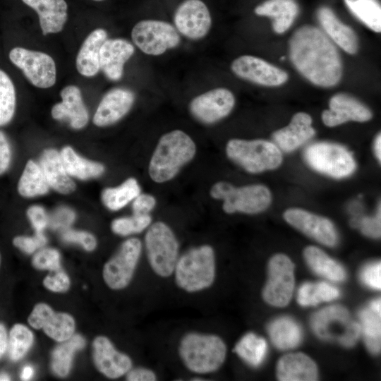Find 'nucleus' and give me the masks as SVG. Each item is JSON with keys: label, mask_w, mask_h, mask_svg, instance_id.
I'll return each mask as SVG.
<instances>
[{"label": "nucleus", "mask_w": 381, "mask_h": 381, "mask_svg": "<svg viewBox=\"0 0 381 381\" xmlns=\"http://www.w3.org/2000/svg\"><path fill=\"white\" fill-rule=\"evenodd\" d=\"M289 56L296 69L321 87L337 85L342 76V63L335 44L320 28L303 25L289 40Z\"/></svg>", "instance_id": "nucleus-1"}, {"label": "nucleus", "mask_w": 381, "mask_h": 381, "mask_svg": "<svg viewBox=\"0 0 381 381\" xmlns=\"http://www.w3.org/2000/svg\"><path fill=\"white\" fill-rule=\"evenodd\" d=\"M226 346L218 335L191 331L184 334L178 344V353L185 368L197 375L217 371L226 356Z\"/></svg>", "instance_id": "nucleus-2"}, {"label": "nucleus", "mask_w": 381, "mask_h": 381, "mask_svg": "<svg viewBox=\"0 0 381 381\" xmlns=\"http://www.w3.org/2000/svg\"><path fill=\"white\" fill-rule=\"evenodd\" d=\"M195 152L194 141L184 131L177 129L164 134L150 161V178L157 183L171 180L194 157Z\"/></svg>", "instance_id": "nucleus-3"}, {"label": "nucleus", "mask_w": 381, "mask_h": 381, "mask_svg": "<svg viewBox=\"0 0 381 381\" xmlns=\"http://www.w3.org/2000/svg\"><path fill=\"white\" fill-rule=\"evenodd\" d=\"M173 275L176 285L190 294L210 289L216 278V258L212 247L203 244L179 255Z\"/></svg>", "instance_id": "nucleus-4"}, {"label": "nucleus", "mask_w": 381, "mask_h": 381, "mask_svg": "<svg viewBox=\"0 0 381 381\" xmlns=\"http://www.w3.org/2000/svg\"><path fill=\"white\" fill-rule=\"evenodd\" d=\"M145 246L152 272L161 278L173 275L179 257V244L169 226L162 222L150 224L145 234Z\"/></svg>", "instance_id": "nucleus-5"}, {"label": "nucleus", "mask_w": 381, "mask_h": 381, "mask_svg": "<svg viewBox=\"0 0 381 381\" xmlns=\"http://www.w3.org/2000/svg\"><path fill=\"white\" fill-rule=\"evenodd\" d=\"M229 159L250 173H260L277 168L282 163L280 149L264 140H230L226 147Z\"/></svg>", "instance_id": "nucleus-6"}, {"label": "nucleus", "mask_w": 381, "mask_h": 381, "mask_svg": "<svg viewBox=\"0 0 381 381\" xmlns=\"http://www.w3.org/2000/svg\"><path fill=\"white\" fill-rule=\"evenodd\" d=\"M210 195L224 200L222 207L227 213L255 214L267 209L271 202L270 192L262 185L236 188L229 183L220 181L212 186Z\"/></svg>", "instance_id": "nucleus-7"}, {"label": "nucleus", "mask_w": 381, "mask_h": 381, "mask_svg": "<svg viewBox=\"0 0 381 381\" xmlns=\"http://www.w3.org/2000/svg\"><path fill=\"white\" fill-rule=\"evenodd\" d=\"M131 39L143 53L154 56L176 48L181 42L180 34L172 24L155 19L138 22L131 30Z\"/></svg>", "instance_id": "nucleus-8"}, {"label": "nucleus", "mask_w": 381, "mask_h": 381, "mask_svg": "<svg viewBox=\"0 0 381 381\" xmlns=\"http://www.w3.org/2000/svg\"><path fill=\"white\" fill-rule=\"evenodd\" d=\"M307 163L315 170L334 178L351 174L356 168L351 153L343 146L331 143H317L305 151Z\"/></svg>", "instance_id": "nucleus-9"}, {"label": "nucleus", "mask_w": 381, "mask_h": 381, "mask_svg": "<svg viewBox=\"0 0 381 381\" xmlns=\"http://www.w3.org/2000/svg\"><path fill=\"white\" fill-rule=\"evenodd\" d=\"M142 243L130 238L120 246L116 253L104 264L103 279L112 290H121L131 283L142 253Z\"/></svg>", "instance_id": "nucleus-10"}, {"label": "nucleus", "mask_w": 381, "mask_h": 381, "mask_svg": "<svg viewBox=\"0 0 381 381\" xmlns=\"http://www.w3.org/2000/svg\"><path fill=\"white\" fill-rule=\"evenodd\" d=\"M8 57L34 86L49 88L55 84L56 64L49 54L16 47L11 49Z\"/></svg>", "instance_id": "nucleus-11"}, {"label": "nucleus", "mask_w": 381, "mask_h": 381, "mask_svg": "<svg viewBox=\"0 0 381 381\" xmlns=\"http://www.w3.org/2000/svg\"><path fill=\"white\" fill-rule=\"evenodd\" d=\"M294 266L284 254L274 255L268 265V279L262 291L269 304L283 307L291 299L294 286Z\"/></svg>", "instance_id": "nucleus-12"}, {"label": "nucleus", "mask_w": 381, "mask_h": 381, "mask_svg": "<svg viewBox=\"0 0 381 381\" xmlns=\"http://www.w3.org/2000/svg\"><path fill=\"white\" fill-rule=\"evenodd\" d=\"M210 10L202 0H184L174 14V26L188 40L198 41L205 38L212 28Z\"/></svg>", "instance_id": "nucleus-13"}, {"label": "nucleus", "mask_w": 381, "mask_h": 381, "mask_svg": "<svg viewBox=\"0 0 381 381\" xmlns=\"http://www.w3.org/2000/svg\"><path fill=\"white\" fill-rule=\"evenodd\" d=\"M235 103V97L231 90L216 87L193 97L189 103V110L199 121L212 124L227 116Z\"/></svg>", "instance_id": "nucleus-14"}, {"label": "nucleus", "mask_w": 381, "mask_h": 381, "mask_svg": "<svg viewBox=\"0 0 381 381\" xmlns=\"http://www.w3.org/2000/svg\"><path fill=\"white\" fill-rule=\"evenodd\" d=\"M231 69L236 76L264 86H279L289 78L284 70L252 55L236 58L231 64Z\"/></svg>", "instance_id": "nucleus-15"}, {"label": "nucleus", "mask_w": 381, "mask_h": 381, "mask_svg": "<svg viewBox=\"0 0 381 381\" xmlns=\"http://www.w3.org/2000/svg\"><path fill=\"white\" fill-rule=\"evenodd\" d=\"M28 321L32 327L42 329L49 337L59 342L71 338L75 328L72 315L66 313H56L44 303L35 306Z\"/></svg>", "instance_id": "nucleus-16"}, {"label": "nucleus", "mask_w": 381, "mask_h": 381, "mask_svg": "<svg viewBox=\"0 0 381 381\" xmlns=\"http://www.w3.org/2000/svg\"><path fill=\"white\" fill-rule=\"evenodd\" d=\"M92 358L98 371L110 379L119 378L133 368L131 357L118 351L105 336H98L94 339Z\"/></svg>", "instance_id": "nucleus-17"}, {"label": "nucleus", "mask_w": 381, "mask_h": 381, "mask_svg": "<svg viewBox=\"0 0 381 381\" xmlns=\"http://www.w3.org/2000/svg\"><path fill=\"white\" fill-rule=\"evenodd\" d=\"M284 217L294 227L324 245L333 246L337 243L334 226L325 217L297 208L287 210Z\"/></svg>", "instance_id": "nucleus-18"}, {"label": "nucleus", "mask_w": 381, "mask_h": 381, "mask_svg": "<svg viewBox=\"0 0 381 381\" xmlns=\"http://www.w3.org/2000/svg\"><path fill=\"white\" fill-rule=\"evenodd\" d=\"M135 94L129 89L115 87L107 92L101 99L93 117L99 127L112 125L121 119L132 108Z\"/></svg>", "instance_id": "nucleus-19"}, {"label": "nucleus", "mask_w": 381, "mask_h": 381, "mask_svg": "<svg viewBox=\"0 0 381 381\" xmlns=\"http://www.w3.org/2000/svg\"><path fill=\"white\" fill-rule=\"evenodd\" d=\"M329 109L323 111V123L334 127L349 121L364 122L372 118L370 109L353 97L338 93L332 96L329 102Z\"/></svg>", "instance_id": "nucleus-20"}, {"label": "nucleus", "mask_w": 381, "mask_h": 381, "mask_svg": "<svg viewBox=\"0 0 381 381\" xmlns=\"http://www.w3.org/2000/svg\"><path fill=\"white\" fill-rule=\"evenodd\" d=\"M134 52L133 44L125 39H107L99 51V68L109 80H119Z\"/></svg>", "instance_id": "nucleus-21"}, {"label": "nucleus", "mask_w": 381, "mask_h": 381, "mask_svg": "<svg viewBox=\"0 0 381 381\" xmlns=\"http://www.w3.org/2000/svg\"><path fill=\"white\" fill-rule=\"evenodd\" d=\"M60 95L62 101L54 105L52 109L53 119H66L74 129L84 128L88 122L89 114L80 88L72 85L66 86L61 90Z\"/></svg>", "instance_id": "nucleus-22"}, {"label": "nucleus", "mask_w": 381, "mask_h": 381, "mask_svg": "<svg viewBox=\"0 0 381 381\" xmlns=\"http://www.w3.org/2000/svg\"><path fill=\"white\" fill-rule=\"evenodd\" d=\"M311 124L312 119L309 114L304 112L296 113L288 126L273 133L272 137L276 145L285 152L296 150L315 134Z\"/></svg>", "instance_id": "nucleus-23"}, {"label": "nucleus", "mask_w": 381, "mask_h": 381, "mask_svg": "<svg viewBox=\"0 0 381 381\" xmlns=\"http://www.w3.org/2000/svg\"><path fill=\"white\" fill-rule=\"evenodd\" d=\"M317 17L324 32L346 52L354 54L358 49V40L349 26L343 23L334 11L327 6H322L317 11Z\"/></svg>", "instance_id": "nucleus-24"}, {"label": "nucleus", "mask_w": 381, "mask_h": 381, "mask_svg": "<svg viewBox=\"0 0 381 381\" xmlns=\"http://www.w3.org/2000/svg\"><path fill=\"white\" fill-rule=\"evenodd\" d=\"M38 15L43 35L61 32L67 20L68 5L65 0H22Z\"/></svg>", "instance_id": "nucleus-25"}, {"label": "nucleus", "mask_w": 381, "mask_h": 381, "mask_svg": "<svg viewBox=\"0 0 381 381\" xmlns=\"http://www.w3.org/2000/svg\"><path fill=\"white\" fill-rule=\"evenodd\" d=\"M277 375L282 381H314L318 379V369L314 361L306 354L291 353L279 359Z\"/></svg>", "instance_id": "nucleus-26"}, {"label": "nucleus", "mask_w": 381, "mask_h": 381, "mask_svg": "<svg viewBox=\"0 0 381 381\" xmlns=\"http://www.w3.org/2000/svg\"><path fill=\"white\" fill-rule=\"evenodd\" d=\"M107 39V32L102 28L94 30L85 38L75 60L76 68L80 75L92 77L100 70L99 51Z\"/></svg>", "instance_id": "nucleus-27"}, {"label": "nucleus", "mask_w": 381, "mask_h": 381, "mask_svg": "<svg viewBox=\"0 0 381 381\" xmlns=\"http://www.w3.org/2000/svg\"><path fill=\"white\" fill-rule=\"evenodd\" d=\"M40 166L50 187L62 194L74 191L75 184L66 172L57 150L52 148L44 150Z\"/></svg>", "instance_id": "nucleus-28"}, {"label": "nucleus", "mask_w": 381, "mask_h": 381, "mask_svg": "<svg viewBox=\"0 0 381 381\" xmlns=\"http://www.w3.org/2000/svg\"><path fill=\"white\" fill-rule=\"evenodd\" d=\"M254 12L258 16L272 18L274 31L282 34L294 22L299 7L293 0H267L257 6Z\"/></svg>", "instance_id": "nucleus-29"}, {"label": "nucleus", "mask_w": 381, "mask_h": 381, "mask_svg": "<svg viewBox=\"0 0 381 381\" xmlns=\"http://www.w3.org/2000/svg\"><path fill=\"white\" fill-rule=\"evenodd\" d=\"M304 258L308 266L316 274L332 282H342L346 278L344 267L315 246L304 250Z\"/></svg>", "instance_id": "nucleus-30"}, {"label": "nucleus", "mask_w": 381, "mask_h": 381, "mask_svg": "<svg viewBox=\"0 0 381 381\" xmlns=\"http://www.w3.org/2000/svg\"><path fill=\"white\" fill-rule=\"evenodd\" d=\"M62 164L69 176L81 180L95 178L104 171V166L78 155L70 146L64 147L60 153Z\"/></svg>", "instance_id": "nucleus-31"}, {"label": "nucleus", "mask_w": 381, "mask_h": 381, "mask_svg": "<svg viewBox=\"0 0 381 381\" xmlns=\"http://www.w3.org/2000/svg\"><path fill=\"white\" fill-rule=\"evenodd\" d=\"M85 346V339L78 334H74L68 339L62 341L52 351L51 368L57 376H67L71 368L73 358L76 351Z\"/></svg>", "instance_id": "nucleus-32"}, {"label": "nucleus", "mask_w": 381, "mask_h": 381, "mask_svg": "<svg viewBox=\"0 0 381 381\" xmlns=\"http://www.w3.org/2000/svg\"><path fill=\"white\" fill-rule=\"evenodd\" d=\"M269 335L273 344L279 349L296 347L301 341L302 332L299 325L289 318H279L268 326Z\"/></svg>", "instance_id": "nucleus-33"}, {"label": "nucleus", "mask_w": 381, "mask_h": 381, "mask_svg": "<svg viewBox=\"0 0 381 381\" xmlns=\"http://www.w3.org/2000/svg\"><path fill=\"white\" fill-rule=\"evenodd\" d=\"M49 186L40 166L33 160L28 161L18 183V191L25 198L46 194Z\"/></svg>", "instance_id": "nucleus-34"}, {"label": "nucleus", "mask_w": 381, "mask_h": 381, "mask_svg": "<svg viewBox=\"0 0 381 381\" xmlns=\"http://www.w3.org/2000/svg\"><path fill=\"white\" fill-rule=\"evenodd\" d=\"M140 188L135 179L129 178L120 186L104 189L101 194L103 204L111 210H119L140 194Z\"/></svg>", "instance_id": "nucleus-35"}, {"label": "nucleus", "mask_w": 381, "mask_h": 381, "mask_svg": "<svg viewBox=\"0 0 381 381\" xmlns=\"http://www.w3.org/2000/svg\"><path fill=\"white\" fill-rule=\"evenodd\" d=\"M351 13L375 32L381 30V6L378 0H344Z\"/></svg>", "instance_id": "nucleus-36"}, {"label": "nucleus", "mask_w": 381, "mask_h": 381, "mask_svg": "<svg viewBox=\"0 0 381 381\" xmlns=\"http://www.w3.org/2000/svg\"><path fill=\"white\" fill-rule=\"evenodd\" d=\"M267 350L266 341L254 333L245 334L236 344L235 353L245 362L253 367L259 366L264 361Z\"/></svg>", "instance_id": "nucleus-37"}, {"label": "nucleus", "mask_w": 381, "mask_h": 381, "mask_svg": "<svg viewBox=\"0 0 381 381\" xmlns=\"http://www.w3.org/2000/svg\"><path fill=\"white\" fill-rule=\"evenodd\" d=\"M349 313L341 306H331L316 313L311 319V326L320 338L327 339L329 329L338 323L350 322Z\"/></svg>", "instance_id": "nucleus-38"}, {"label": "nucleus", "mask_w": 381, "mask_h": 381, "mask_svg": "<svg viewBox=\"0 0 381 381\" xmlns=\"http://www.w3.org/2000/svg\"><path fill=\"white\" fill-rule=\"evenodd\" d=\"M380 312L371 308H365L359 313L363 332L367 348L373 353H377L381 346Z\"/></svg>", "instance_id": "nucleus-39"}, {"label": "nucleus", "mask_w": 381, "mask_h": 381, "mask_svg": "<svg viewBox=\"0 0 381 381\" xmlns=\"http://www.w3.org/2000/svg\"><path fill=\"white\" fill-rule=\"evenodd\" d=\"M34 336L31 330L24 325H14L8 337L7 351L9 358L18 361L23 358L32 346Z\"/></svg>", "instance_id": "nucleus-40"}, {"label": "nucleus", "mask_w": 381, "mask_h": 381, "mask_svg": "<svg viewBox=\"0 0 381 381\" xmlns=\"http://www.w3.org/2000/svg\"><path fill=\"white\" fill-rule=\"evenodd\" d=\"M16 105V89L9 75L0 69V126L13 119Z\"/></svg>", "instance_id": "nucleus-41"}, {"label": "nucleus", "mask_w": 381, "mask_h": 381, "mask_svg": "<svg viewBox=\"0 0 381 381\" xmlns=\"http://www.w3.org/2000/svg\"><path fill=\"white\" fill-rule=\"evenodd\" d=\"M152 218L150 214H133L115 219L111 224L112 231L119 236H129L138 234L147 229Z\"/></svg>", "instance_id": "nucleus-42"}, {"label": "nucleus", "mask_w": 381, "mask_h": 381, "mask_svg": "<svg viewBox=\"0 0 381 381\" xmlns=\"http://www.w3.org/2000/svg\"><path fill=\"white\" fill-rule=\"evenodd\" d=\"M60 253L54 248H47L37 251L33 256L32 264L37 270L52 272L61 269Z\"/></svg>", "instance_id": "nucleus-43"}, {"label": "nucleus", "mask_w": 381, "mask_h": 381, "mask_svg": "<svg viewBox=\"0 0 381 381\" xmlns=\"http://www.w3.org/2000/svg\"><path fill=\"white\" fill-rule=\"evenodd\" d=\"M61 238L66 242L78 243L87 251H92L97 246L95 237L87 231L65 229Z\"/></svg>", "instance_id": "nucleus-44"}, {"label": "nucleus", "mask_w": 381, "mask_h": 381, "mask_svg": "<svg viewBox=\"0 0 381 381\" xmlns=\"http://www.w3.org/2000/svg\"><path fill=\"white\" fill-rule=\"evenodd\" d=\"M47 238L43 232H36L32 237L18 236L13 239V244L27 254H31L47 243Z\"/></svg>", "instance_id": "nucleus-45"}, {"label": "nucleus", "mask_w": 381, "mask_h": 381, "mask_svg": "<svg viewBox=\"0 0 381 381\" xmlns=\"http://www.w3.org/2000/svg\"><path fill=\"white\" fill-rule=\"evenodd\" d=\"M43 285L53 292L63 293L70 288L71 281L67 274L59 269L47 275Z\"/></svg>", "instance_id": "nucleus-46"}, {"label": "nucleus", "mask_w": 381, "mask_h": 381, "mask_svg": "<svg viewBox=\"0 0 381 381\" xmlns=\"http://www.w3.org/2000/svg\"><path fill=\"white\" fill-rule=\"evenodd\" d=\"M75 218V212L71 209L59 207L49 217L48 225L53 229H66L73 222Z\"/></svg>", "instance_id": "nucleus-47"}, {"label": "nucleus", "mask_w": 381, "mask_h": 381, "mask_svg": "<svg viewBox=\"0 0 381 381\" xmlns=\"http://www.w3.org/2000/svg\"><path fill=\"white\" fill-rule=\"evenodd\" d=\"M361 277L368 286L380 289L381 287V264L376 262L368 264L362 270Z\"/></svg>", "instance_id": "nucleus-48"}, {"label": "nucleus", "mask_w": 381, "mask_h": 381, "mask_svg": "<svg viewBox=\"0 0 381 381\" xmlns=\"http://www.w3.org/2000/svg\"><path fill=\"white\" fill-rule=\"evenodd\" d=\"M27 216L36 232H43V230L48 226L49 216L42 206H30L27 210Z\"/></svg>", "instance_id": "nucleus-49"}, {"label": "nucleus", "mask_w": 381, "mask_h": 381, "mask_svg": "<svg viewBox=\"0 0 381 381\" xmlns=\"http://www.w3.org/2000/svg\"><path fill=\"white\" fill-rule=\"evenodd\" d=\"M156 205L155 198L150 194H139L132 203V210L134 214L145 215L153 210Z\"/></svg>", "instance_id": "nucleus-50"}, {"label": "nucleus", "mask_w": 381, "mask_h": 381, "mask_svg": "<svg viewBox=\"0 0 381 381\" xmlns=\"http://www.w3.org/2000/svg\"><path fill=\"white\" fill-rule=\"evenodd\" d=\"M315 293L319 303L334 300L340 294L339 291L335 286L326 282L315 284Z\"/></svg>", "instance_id": "nucleus-51"}, {"label": "nucleus", "mask_w": 381, "mask_h": 381, "mask_svg": "<svg viewBox=\"0 0 381 381\" xmlns=\"http://www.w3.org/2000/svg\"><path fill=\"white\" fill-rule=\"evenodd\" d=\"M11 160V149L7 136L0 131V175L8 169Z\"/></svg>", "instance_id": "nucleus-52"}, {"label": "nucleus", "mask_w": 381, "mask_h": 381, "mask_svg": "<svg viewBox=\"0 0 381 381\" xmlns=\"http://www.w3.org/2000/svg\"><path fill=\"white\" fill-rule=\"evenodd\" d=\"M298 302L303 306H316L319 303L315 293V284L304 283L299 288L297 296Z\"/></svg>", "instance_id": "nucleus-53"}, {"label": "nucleus", "mask_w": 381, "mask_h": 381, "mask_svg": "<svg viewBox=\"0 0 381 381\" xmlns=\"http://www.w3.org/2000/svg\"><path fill=\"white\" fill-rule=\"evenodd\" d=\"M361 231L364 234L370 237H380V209L374 217H365L361 222Z\"/></svg>", "instance_id": "nucleus-54"}, {"label": "nucleus", "mask_w": 381, "mask_h": 381, "mask_svg": "<svg viewBox=\"0 0 381 381\" xmlns=\"http://www.w3.org/2000/svg\"><path fill=\"white\" fill-rule=\"evenodd\" d=\"M128 381H156L157 375L155 371L145 367L132 368L126 374Z\"/></svg>", "instance_id": "nucleus-55"}, {"label": "nucleus", "mask_w": 381, "mask_h": 381, "mask_svg": "<svg viewBox=\"0 0 381 381\" xmlns=\"http://www.w3.org/2000/svg\"><path fill=\"white\" fill-rule=\"evenodd\" d=\"M361 332V326L356 322H351L338 341L345 346H351L356 344Z\"/></svg>", "instance_id": "nucleus-56"}, {"label": "nucleus", "mask_w": 381, "mask_h": 381, "mask_svg": "<svg viewBox=\"0 0 381 381\" xmlns=\"http://www.w3.org/2000/svg\"><path fill=\"white\" fill-rule=\"evenodd\" d=\"M8 334L6 327L0 322V358L7 351Z\"/></svg>", "instance_id": "nucleus-57"}, {"label": "nucleus", "mask_w": 381, "mask_h": 381, "mask_svg": "<svg viewBox=\"0 0 381 381\" xmlns=\"http://www.w3.org/2000/svg\"><path fill=\"white\" fill-rule=\"evenodd\" d=\"M34 375V369L31 365H25L23 367L21 373L20 378L23 380H28L32 377Z\"/></svg>", "instance_id": "nucleus-58"}, {"label": "nucleus", "mask_w": 381, "mask_h": 381, "mask_svg": "<svg viewBox=\"0 0 381 381\" xmlns=\"http://www.w3.org/2000/svg\"><path fill=\"white\" fill-rule=\"evenodd\" d=\"M375 152L377 159L381 160V135L379 134L375 141Z\"/></svg>", "instance_id": "nucleus-59"}, {"label": "nucleus", "mask_w": 381, "mask_h": 381, "mask_svg": "<svg viewBox=\"0 0 381 381\" xmlns=\"http://www.w3.org/2000/svg\"><path fill=\"white\" fill-rule=\"evenodd\" d=\"M370 308H371L373 310L380 312L381 313V303L380 299H376L373 301H372L370 304Z\"/></svg>", "instance_id": "nucleus-60"}, {"label": "nucleus", "mask_w": 381, "mask_h": 381, "mask_svg": "<svg viewBox=\"0 0 381 381\" xmlns=\"http://www.w3.org/2000/svg\"><path fill=\"white\" fill-rule=\"evenodd\" d=\"M5 380H11V377L8 373L5 372H1L0 381H5Z\"/></svg>", "instance_id": "nucleus-61"}, {"label": "nucleus", "mask_w": 381, "mask_h": 381, "mask_svg": "<svg viewBox=\"0 0 381 381\" xmlns=\"http://www.w3.org/2000/svg\"><path fill=\"white\" fill-rule=\"evenodd\" d=\"M93 1H104V0H93Z\"/></svg>", "instance_id": "nucleus-62"}, {"label": "nucleus", "mask_w": 381, "mask_h": 381, "mask_svg": "<svg viewBox=\"0 0 381 381\" xmlns=\"http://www.w3.org/2000/svg\"><path fill=\"white\" fill-rule=\"evenodd\" d=\"M0 264H1V255H0Z\"/></svg>", "instance_id": "nucleus-63"}]
</instances>
